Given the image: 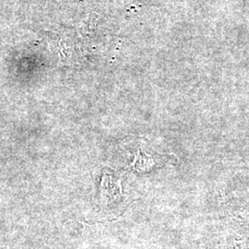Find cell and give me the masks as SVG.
<instances>
[{
	"label": "cell",
	"instance_id": "cell-1",
	"mask_svg": "<svg viewBox=\"0 0 249 249\" xmlns=\"http://www.w3.org/2000/svg\"><path fill=\"white\" fill-rule=\"evenodd\" d=\"M132 143L133 161L131 166L136 172L141 174H146L151 170L157 169L162 166L163 155L159 154L157 151L150 148V144L144 142H135ZM131 149V148H129Z\"/></svg>",
	"mask_w": 249,
	"mask_h": 249
},
{
	"label": "cell",
	"instance_id": "cell-2",
	"mask_svg": "<svg viewBox=\"0 0 249 249\" xmlns=\"http://www.w3.org/2000/svg\"><path fill=\"white\" fill-rule=\"evenodd\" d=\"M234 244H235V246H234L235 249H249V243H248L247 241H235Z\"/></svg>",
	"mask_w": 249,
	"mask_h": 249
}]
</instances>
